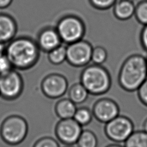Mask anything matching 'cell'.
<instances>
[{
    "instance_id": "ac0fdd59",
    "label": "cell",
    "mask_w": 147,
    "mask_h": 147,
    "mask_svg": "<svg viewBox=\"0 0 147 147\" xmlns=\"http://www.w3.org/2000/svg\"><path fill=\"white\" fill-rule=\"evenodd\" d=\"M61 44L47 53L49 61L53 65H60L66 61L67 48L66 45Z\"/></svg>"
},
{
    "instance_id": "9a60e30c",
    "label": "cell",
    "mask_w": 147,
    "mask_h": 147,
    "mask_svg": "<svg viewBox=\"0 0 147 147\" xmlns=\"http://www.w3.org/2000/svg\"><path fill=\"white\" fill-rule=\"evenodd\" d=\"M76 110V104L69 98L59 100L55 106L56 113L61 119L74 118Z\"/></svg>"
},
{
    "instance_id": "ba28073f",
    "label": "cell",
    "mask_w": 147,
    "mask_h": 147,
    "mask_svg": "<svg viewBox=\"0 0 147 147\" xmlns=\"http://www.w3.org/2000/svg\"><path fill=\"white\" fill-rule=\"evenodd\" d=\"M134 124L130 118L118 115L106 123L105 131L107 137L115 142H125L134 131Z\"/></svg>"
},
{
    "instance_id": "3957f363",
    "label": "cell",
    "mask_w": 147,
    "mask_h": 147,
    "mask_svg": "<svg viewBox=\"0 0 147 147\" xmlns=\"http://www.w3.org/2000/svg\"><path fill=\"white\" fill-rule=\"evenodd\" d=\"M80 83L90 94L101 95L111 87V78L108 70L102 65L91 64L84 67L80 74Z\"/></svg>"
},
{
    "instance_id": "484cf974",
    "label": "cell",
    "mask_w": 147,
    "mask_h": 147,
    "mask_svg": "<svg viewBox=\"0 0 147 147\" xmlns=\"http://www.w3.org/2000/svg\"><path fill=\"white\" fill-rule=\"evenodd\" d=\"M13 68L5 54L0 56V76Z\"/></svg>"
},
{
    "instance_id": "6da1fadb",
    "label": "cell",
    "mask_w": 147,
    "mask_h": 147,
    "mask_svg": "<svg viewBox=\"0 0 147 147\" xmlns=\"http://www.w3.org/2000/svg\"><path fill=\"white\" fill-rule=\"evenodd\" d=\"M40 51L36 40L29 37L21 36L14 38L8 42L5 55L13 68L26 70L37 63Z\"/></svg>"
},
{
    "instance_id": "8fae6325",
    "label": "cell",
    "mask_w": 147,
    "mask_h": 147,
    "mask_svg": "<svg viewBox=\"0 0 147 147\" xmlns=\"http://www.w3.org/2000/svg\"><path fill=\"white\" fill-rule=\"evenodd\" d=\"M119 113L118 105L110 98H101L98 100L93 106V115L102 123H107L119 115Z\"/></svg>"
},
{
    "instance_id": "ffe728a7",
    "label": "cell",
    "mask_w": 147,
    "mask_h": 147,
    "mask_svg": "<svg viewBox=\"0 0 147 147\" xmlns=\"http://www.w3.org/2000/svg\"><path fill=\"white\" fill-rule=\"evenodd\" d=\"M93 114L86 107L77 109L74 117V119L82 126L89 124L92 119Z\"/></svg>"
},
{
    "instance_id": "e0dca14e",
    "label": "cell",
    "mask_w": 147,
    "mask_h": 147,
    "mask_svg": "<svg viewBox=\"0 0 147 147\" xmlns=\"http://www.w3.org/2000/svg\"><path fill=\"white\" fill-rule=\"evenodd\" d=\"M125 147H147V133L144 130L134 131L125 141Z\"/></svg>"
},
{
    "instance_id": "5b68a950",
    "label": "cell",
    "mask_w": 147,
    "mask_h": 147,
    "mask_svg": "<svg viewBox=\"0 0 147 147\" xmlns=\"http://www.w3.org/2000/svg\"><path fill=\"white\" fill-rule=\"evenodd\" d=\"M28 125L25 118L18 115H11L6 118L0 127L2 140L8 145H17L26 138Z\"/></svg>"
},
{
    "instance_id": "52a82bcc",
    "label": "cell",
    "mask_w": 147,
    "mask_h": 147,
    "mask_svg": "<svg viewBox=\"0 0 147 147\" xmlns=\"http://www.w3.org/2000/svg\"><path fill=\"white\" fill-rule=\"evenodd\" d=\"M24 82L20 74L11 68L0 76V96L7 100L18 98L22 92Z\"/></svg>"
},
{
    "instance_id": "cb8c5ba5",
    "label": "cell",
    "mask_w": 147,
    "mask_h": 147,
    "mask_svg": "<svg viewBox=\"0 0 147 147\" xmlns=\"http://www.w3.org/2000/svg\"><path fill=\"white\" fill-rule=\"evenodd\" d=\"M33 147H60L57 141L49 137H42L37 140Z\"/></svg>"
},
{
    "instance_id": "4dcf8cb0",
    "label": "cell",
    "mask_w": 147,
    "mask_h": 147,
    "mask_svg": "<svg viewBox=\"0 0 147 147\" xmlns=\"http://www.w3.org/2000/svg\"><path fill=\"white\" fill-rule=\"evenodd\" d=\"M106 147H125V146H123L122 145H118V144H111V145L107 146Z\"/></svg>"
},
{
    "instance_id": "9c48e42d",
    "label": "cell",
    "mask_w": 147,
    "mask_h": 147,
    "mask_svg": "<svg viewBox=\"0 0 147 147\" xmlns=\"http://www.w3.org/2000/svg\"><path fill=\"white\" fill-rule=\"evenodd\" d=\"M82 131V126L73 118L61 119L55 128L57 139L67 145L76 144Z\"/></svg>"
},
{
    "instance_id": "44dd1931",
    "label": "cell",
    "mask_w": 147,
    "mask_h": 147,
    "mask_svg": "<svg viewBox=\"0 0 147 147\" xmlns=\"http://www.w3.org/2000/svg\"><path fill=\"white\" fill-rule=\"evenodd\" d=\"M137 22L141 25H147V0H142L136 5L134 15Z\"/></svg>"
},
{
    "instance_id": "d4e9b609",
    "label": "cell",
    "mask_w": 147,
    "mask_h": 147,
    "mask_svg": "<svg viewBox=\"0 0 147 147\" xmlns=\"http://www.w3.org/2000/svg\"><path fill=\"white\" fill-rule=\"evenodd\" d=\"M137 93L141 102L147 106V79L137 90Z\"/></svg>"
},
{
    "instance_id": "4fadbf2b",
    "label": "cell",
    "mask_w": 147,
    "mask_h": 147,
    "mask_svg": "<svg viewBox=\"0 0 147 147\" xmlns=\"http://www.w3.org/2000/svg\"><path fill=\"white\" fill-rule=\"evenodd\" d=\"M17 31L15 20L7 14L0 13V42L8 43L15 38Z\"/></svg>"
},
{
    "instance_id": "8992f818",
    "label": "cell",
    "mask_w": 147,
    "mask_h": 147,
    "mask_svg": "<svg viewBox=\"0 0 147 147\" xmlns=\"http://www.w3.org/2000/svg\"><path fill=\"white\" fill-rule=\"evenodd\" d=\"M67 62L74 67H84L91 61L93 47L84 39L66 45Z\"/></svg>"
},
{
    "instance_id": "277c9868",
    "label": "cell",
    "mask_w": 147,
    "mask_h": 147,
    "mask_svg": "<svg viewBox=\"0 0 147 147\" xmlns=\"http://www.w3.org/2000/svg\"><path fill=\"white\" fill-rule=\"evenodd\" d=\"M62 42L65 45L83 39L86 25L83 20L74 14L61 17L55 26Z\"/></svg>"
},
{
    "instance_id": "7402d4cb",
    "label": "cell",
    "mask_w": 147,
    "mask_h": 147,
    "mask_svg": "<svg viewBox=\"0 0 147 147\" xmlns=\"http://www.w3.org/2000/svg\"><path fill=\"white\" fill-rule=\"evenodd\" d=\"M108 53L105 48L98 45L93 47L91 53V61L94 64L102 65L107 60Z\"/></svg>"
},
{
    "instance_id": "30bf717a",
    "label": "cell",
    "mask_w": 147,
    "mask_h": 147,
    "mask_svg": "<svg viewBox=\"0 0 147 147\" xmlns=\"http://www.w3.org/2000/svg\"><path fill=\"white\" fill-rule=\"evenodd\" d=\"M68 86L67 78L58 73H52L47 75L41 83L43 94L51 99H57L64 95L67 91Z\"/></svg>"
},
{
    "instance_id": "7c38bea8",
    "label": "cell",
    "mask_w": 147,
    "mask_h": 147,
    "mask_svg": "<svg viewBox=\"0 0 147 147\" xmlns=\"http://www.w3.org/2000/svg\"><path fill=\"white\" fill-rule=\"evenodd\" d=\"M36 41L40 51L46 53L63 44L56 28L51 26L42 28L38 33Z\"/></svg>"
},
{
    "instance_id": "d6986e66",
    "label": "cell",
    "mask_w": 147,
    "mask_h": 147,
    "mask_svg": "<svg viewBox=\"0 0 147 147\" xmlns=\"http://www.w3.org/2000/svg\"><path fill=\"white\" fill-rule=\"evenodd\" d=\"M76 144L78 147H97L98 139L92 131L85 130L82 131Z\"/></svg>"
},
{
    "instance_id": "f1b7e54d",
    "label": "cell",
    "mask_w": 147,
    "mask_h": 147,
    "mask_svg": "<svg viewBox=\"0 0 147 147\" xmlns=\"http://www.w3.org/2000/svg\"><path fill=\"white\" fill-rule=\"evenodd\" d=\"M6 46V44L0 42V56L5 54Z\"/></svg>"
},
{
    "instance_id": "d6a6232c",
    "label": "cell",
    "mask_w": 147,
    "mask_h": 147,
    "mask_svg": "<svg viewBox=\"0 0 147 147\" xmlns=\"http://www.w3.org/2000/svg\"><path fill=\"white\" fill-rule=\"evenodd\" d=\"M146 66H147V57H146Z\"/></svg>"
},
{
    "instance_id": "7a4b0ae2",
    "label": "cell",
    "mask_w": 147,
    "mask_h": 147,
    "mask_svg": "<svg viewBox=\"0 0 147 147\" xmlns=\"http://www.w3.org/2000/svg\"><path fill=\"white\" fill-rule=\"evenodd\" d=\"M147 79L146 57L134 53L128 56L122 63L118 73L119 86L125 91H137Z\"/></svg>"
},
{
    "instance_id": "1f68e13d",
    "label": "cell",
    "mask_w": 147,
    "mask_h": 147,
    "mask_svg": "<svg viewBox=\"0 0 147 147\" xmlns=\"http://www.w3.org/2000/svg\"><path fill=\"white\" fill-rule=\"evenodd\" d=\"M65 147H74V146H71V145H67V146H65Z\"/></svg>"
},
{
    "instance_id": "83f0119b",
    "label": "cell",
    "mask_w": 147,
    "mask_h": 147,
    "mask_svg": "<svg viewBox=\"0 0 147 147\" xmlns=\"http://www.w3.org/2000/svg\"><path fill=\"white\" fill-rule=\"evenodd\" d=\"M13 0H0V9L7 8L10 5Z\"/></svg>"
},
{
    "instance_id": "f546056e",
    "label": "cell",
    "mask_w": 147,
    "mask_h": 147,
    "mask_svg": "<svg viewBox=\"0 0 147 147\" xmlns=\"http://www.w3.org/2000/svg\"><path fill=\"white\" fill-rule=\"evenodd\" d=\"M143 130L147 133V118L145 120L143 125Z\"/></svg>"
},
{
    "instance_id": "2e32d148",
    "label": "cell",
    "mask_w": 147,
    "mask_h": 147,
    "mask_svg": "<svg viewBox=\"0 0 147 147\" xmlns=\"http://www.w3.org/2000/svg\"><path fill=\"white\" fill-rule=\"evenodd\" d=\"M89 94L87 89L80 82L73 84L68 92L69 98L76 105L85 102Z\"/></svg>"
},
{
    "instance_id": "5bb4252c",
    "label": "cell",
    "mask_w": 147,
    "mask_h": 147,
    "mask_svg": "<svg viewBox=\"0 0 147 147\" xmlns=\"http://www.w3.org/2000/svg\"><path fill=\"white\" fill-rule=\"evenodd\" d=\"M115 17L120 21H126L134 15L136 5L131 0H117L113 6Z\"/></svg>"
},
{
    "instance_id": "4316f807",
    "label": "cell",
    "mask_w": 147,
    "mask_h": 147,
    "mask_svg": "<svg viewBox=\"0 0 147 147\" xmlns=\"http://www.w3.org/2000/svg\"><path fill=\"white\" fill-rule=\"evenodd\" d=\"M140 40L142 47L147 52V25H144L140 32Z\"/></svg>"
},
{
    "instance_id": "603a6c76",
    "label": "cell",
    "mask_w": 147,
    "mask_h": 147,
    "mask_svg": "<svg viewBox=\"0 0 147 147\" xmlns=\"http://www.w3.org/2000/svg\"><path fill=\"white\" fill-rule=\"evenodd\" d=\"M90 5L99 10H106L112 7L117 0H88Z\"/></svg>"
}]
</instances>
